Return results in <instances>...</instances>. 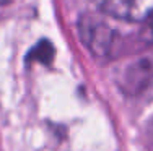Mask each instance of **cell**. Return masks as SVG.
<instances>
[{"instance_id": "6da1fadb", "label": "cell", "mask_w": 153, "mask_h": 151, "mask_svg": "<svg viewBox=\"0 0 153 151\" xmlns=\"http://www.w3.org/2000/svg\"><path fill=\"white\" fill-rule=\"evenodd\" d=\"M78 31L85 47L96 57H108L114 42V29L100 18L83 15L78 21Z\"/></svg>"}, {"instance_id": "7a4b0ae2", "label": "cell", "mask_w": 153, "mask_h": 151, "mask_svg": "<svg viewBox=\"0 0 153 151\" xmlns=\"http://www.w3.org/2000/svg\"><path fill=\"white\" fill-rule=\"evenodd\" d=\"M106 15L124 21H145L153 15V0H96Z\"/></svg>"}, {"instance_id": "3957f363", "label": "cell", "mask_w": 153, "mask_h": 151, "mask_svg": "<svg viewBox=\"0 0 153 151\" xmlns=\"http://www.w3.org/2000/svg\"><path fill=\"white\" fill-rule=\"evenodd\" d=\"M148 33H150V36H152V39H153V15L148 18Z\"/></svg>"}, {"instance_id": "277c9868", "label": "cell", "mask_w": 153, "mask_h": 151, "mask_svg": "<svg viewBox=\"0 0 153 151\" xmlns=\"http://www.w3.org/2000/svg\"><path fill=\"white\" fill-rule=\"evenodd\" d=\"M8 2V0H0V5H2V3H7Z\"/></svg>"}]
</instances>
